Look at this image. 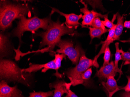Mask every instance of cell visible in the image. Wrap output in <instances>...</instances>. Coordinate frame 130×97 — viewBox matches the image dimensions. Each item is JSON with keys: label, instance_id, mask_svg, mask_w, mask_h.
<instances>
[{"label": "cell", "instance_id": "obj_17", "mask_svg": "<svg viewBox=\"0 0 130 97\" xmlns=\"http://www.w3.org/2000/svg\"><path fill=\"white\" fill-rule=\"evenodd\" d=\"M89 35L91 37V40L94 38H98L100 39L103 34L109 31V29L103 30L101 28H96L94 27L89 28Z\"/></svg>", "mask_w": 130, "mask_h": 97}, {"label": "cell", "instance_id": "obj_20", "mask_svg": "<svg viewBox=\"0 0 130 97\" xmlns=\"http://www.w3.org/2000/svg\"><path fill=\"white\" fill-rule=\"evenodd\" d=\"M104 56V63L103 66H104L109 63L111 59V52L109 47L107 46L105 49Z\"/></svg>", "mask_w": 130, "mask_h": 97}, {"label": "cell", "instance_id": "obj_14", "mask_svg": "<svg viewBox=\"0 0 130 97\" xmlns=\"http://www.w3.org/2000/svg\"><path fill=\"white\" fill-rule=\"evenodd\" d=\"M0 52L1 58L7 56L10 53L9 36L2 32L0 34Z\"/></svg>", "mask_w": 130, "mask_h": 97}, {"label": "cell", "instance_id": "obj_23", "mask_svg": "<svg viewBox=\"0 0 130 97\" xmlns=\"http://www.w3.org/2000/svg\"><path fill=\"white\" fill-rule=\"evenodd\" d=\"M117 14H116L114 15L113 18V19L112 22L110 21L108 19L107 17H105L104 18V21H102V23L103 24L105 27H107L108 28H109V29H111L114 26L116 25L115 24L113 23V22L114 21V18H116V17L117 16Z\"/></svg>", "mask_w": 130, "mask_h": 97}, {"label": "cell", "instance_id": "obj_28", "mask_svg": "<svg viewBox=\"0 0 130 97\" xmlns=\"http://www.w3.org/2000/svg\"><path fill=\"white\" fill-rule=\"evenodd\" d=\"M124 27L125 28L130 29V20L125 21L124 22Z\"/></svg>", "mask_w": 130, "mask_h": 97}, {"label": "cell", "instance_id": "obj_16", "mask_svg": "<svg viewBox=\"0 0 130 97\" xmlns=\"http://www.w3.org/2000/svg\"><path fill=\"white\" fill-rule=\"evenodd\" d=\"M115 47H116V53L115 54V68L116 73H119L120 75L121 76L122 74H123L122 71L121 69H120L118 67V64L120 60H122V56H121V53L119 47V42H116L115 44Z\"/></svg>", "mask_w": 130, "mask_h": 97}, {"label": "cell", "instance_id": "obj_13", "mask_svg": "<svg viewBox=\"0 0 130 97\" xmlns=\"http://www.w3.org/2000/svg\"><path fill=\"white\" fill-rule=\"evenodd\" d=\"M102 84L106 90L108 91L109 97H112L115 93L121 90L122 87L119 86L117 84V81L115 76H110L108 78L107 82H102Z\"/></svg>", "mask_w": 130, "mask_h": 97}, {"label": "cell", "instance_id": "obj_7", "mask_svg": "<svg viewBox=\"0 0 130 97\" xmlns=\"http://www.w3.org/2000/svg\"><path fill=\"white\" fill-rule=\"evenodd\" d=\"M80 2L84 5V8L80 9L81 12L84 14V15L82 17V26L86 25L91 26L93 20L97 17H101L103 18L105 17L108 18V14L103 15L100 13H97L94 10L90 11L88 8L87 4H85L82 1H80Z\"/></svg>", "mask_w": 130, "mask_h": 97}, {"label": "cell", "instance_id": "obj_9", "mask_svg": "<svg viewBox=\"0 0 130 97\" xmlns=\"http://www.w3.org/2000/svg\"><path fill=\"white\" fill-rule=\"evenodd\" d=\"M0 97H25L17 86L11 87L6 81L2 80L0 82Z\"/></svg>", "mask_w": 130, "mask_h": 97}, {"label": "cell", "instance_id": "obj_19", "mask_svg": "<svg viewBox=\"0 0 130 97\" xmlns=\"http://www.w3.org/2000/svg\"><path fill=\"white\" fill-rule=\"evenodd\" d=\"M92 68H90L82 74L81 77V81L82 84L84 85L85 82H86L87 81L90 79L92 75Z\"/></svg>", "mask_w": 130, "mask_h": 97}, {"label": "cell", "instance_id": "obj_25", "mask_svg": "<svg viewBox=\"0 0 130 97\" xmlns=\"http://www.w3.org/2000/svg\"><path fill=\"white\" fill-rule=\"evenodd\" d=\"M120 51L122 56V60L123 61L130 62V52H124L122 49Z\"/></svg>", "mask_w": 130, "mask_h": 97}, {"label": "cell", "instance_id": "obj_21", "mask_svg": "<svg viewBox=\"0 0 130 97\" xmlns=\"http://www.w3.org/2000/svg\"><path fill=\"white\" fill-rule=\"evenodd\" d=\"M91 27H92L96 28H101L103 30H106L107 28H105L100 19V17H97L93 20Z\"/></svg>", "mask_w": 130, "mask_h": 97}, {"label": "cell", "instance_id": "obj_26", "mask_svg": "<svg viewBox=\"0 0 130 97\" xmlns=\"http://www.w3.org/2000/svg\"><path fill=\"white\" fill-rule=\"evenodd\" d=\"M127 84L124 87H122L121 90H124L126 92H130V76H127Z\"/></svg>", "mask_w": 130, "mask_h": 97}, {"label": "cell", "instance_id": "obj_2", "mask_svg": "<svg viewBox=\"0 0 130 97\" xmlns=\"http://www.w3.org/2000/svg\"><path fill=\"white\" fill-rule=\"evenodd\" d=\"M1 3L0 27L2 31L11 27L13 21L16 19L25 16L30 12L26 4H15L5 1Z\"/></svg>", "mask_w": 130, "mask_h": 97}, {"label": "cell", "instance_id": "obj_12", "mask_svg": "<svg viewBox=\"0 0 130 97\" xmlns=\"http://www.w3.org/2000/svg\"><path fill=\"white\" fill-rule=\"evenodd\" d=\"M72 86L70 83H66L62 81H58L50 84L51 88H55L53 97H62L63 94H67Z\"/></svg>", "mask_w": 130, "mask_h": 97}, {"label": "cell", "instance_id": "obj_15", "mask_svg": "<svg viewBox=\"0 0 130 97\" xmlns=\"http://www.w3.org/2000/svg\"><path fill=\"white\" fill-rule=\"evenodd\" d=\"M117 23L115 29V34L113 38V41L119 40L124 27V17L121 16L118 13L117 16Z\"/></svg>", "mask_w": 130, "mask_h": 97}, {"label": "cell", "instance_id": "obj_10", "mask_svg": "<svg viewBox=\"0 0 130 97\" xmlns=\"http://www.w3.org/2000/svg\"><path fill=\"white\" fill-rule=\"evenodd\" d=\"M116 75L114 62L112 61L108 65L102 66L99 70H97L95 76L98 77L100 81H103L107 80L109 76H115Z\"/></svg>", "mask_w": 130, "mask_h": 97}, {"label": "cell", "instance_id": "obj_31", "mask_svg": "<svg viewBox=\"0 0 130 97\" xmlns=\"http://www.w3.org/2000/svg\"><path fill=\"white\" fill-rule=\"evenodd\" d=\"M129 51H130V49H129Z\"/></svg>", "mask_w": 130, "mask_h": 97}, {"label": "cell", "instance_id": "obj_6", "mask_svg": "<svg viewBox=\"0 0 130 97\" xmlns=\"http://www.w3.org/2000/svg\"><path fill=\"white\" fill-rule=\"evenodd\" d=\"M57 46L60 49H57L56 52L68 56L73 64L75 65L78 63L81 55L85 52L79 46H74L72 41L61 39Z\"/></svg>", "mask_w": 130, "mask_h": 97}, {"label": "cell", "instance_id": "obj_30", "mask_svg": "<svg viewBox=\"0 0 130 97\" xmlns=\"http://www.w3.org/2000/svg\"><path fill=\"white\" fill-rule=\"evenodd\" d=\"M128 41H130V38H129V39H128Z\"/></svg>", "mask_w": 130, "mask_h": 97}, {"label": "cell", "instance_id": "obj_18", "mask_svg": "<svg viewBox=\"0 0 130 97\" xmlns=\"http://www.w3.org/2000/svg\"><path fill=\"white\" fill-rule=\"evenodd\" d=\"M54 90L49 91L47 92H31L29 93V96L28 97H49L54 95Z\"/></svg>", "mask_w": 130, "mask_h": 97}, {"label": "cell", "instance_id": "obj_1", "mask_svg": "<svg viewBox=\"0 0 130 97\" xmlns=\"http://www.w3.org/2000/svg\"><path fill=\"white\" fill-rule=\"evenodd\" d=\"M77 27H69L66 23H62L58 20L57 22L51 21L48 28L46 32L39 33V36L42 38L40 44V47L48 46L47 48L42 50L44 51H53L55 47L57 46L61 40L62 36L66 34L74 35L76 33Z\"/></svg>", "mask_w": 130, "mask_h": 97}, {"label": "cell", "instance_id": "obj_8", "mask_svg": "<svg viewBox=\"0 0 130 97\" xmlns=\"http://www.w3.org/2000/svg\"><path fill=\"white\" fill-rule=\"evenodd\" d=\"M43 69L42 72L45 73L48 70L50 69H53L56 71L55 75L57 78H60L62 77L61 74L59 73L58 70L57 66L54 60H53L50 62L44 64H30L29 67L25 69H22V71L27 72L30 73L32 72H36L41 69Z\"/></svg>", "mask_w": 130, "mask_h": 97}, {"label": "cell", "instance_id": "obj_5", "mask_svg": "<svg viewBox=\"0 0 130 97\" xmlns=\"http://www.w3.org/2000/svg\"><path fill=\"white\" fill-rule=\"evenodd\" d=\"M92 66L96 67L93 60L87 58L85 56V52L83 53L80 57L78 63L75 67L69 69L66 72L71 85L74 86L82 84L81 81L82 74Z\"/></svg>", "mask_w": 130, "mask_h": 97}, {"label": "cell", "instance_id": "obj_32", "mask_svg": "<svg viewBox=\"0 0 130 97\" xmlns=\"http://www.w3.org/2000/svg\"></svg>", "mask_w": 130, "mask_h": 97}, {"label": "cell", "instance_id": "obj_29", "mask_svg": "<svg viewBox=\"0 0 130 97\" xmlns=\"http://www.w3.org/2000/svg\"><path fill=\"white\" fill-rule=\"evenodd\" d=\"M122 97H130V92H123L121 94Z\"/></svg>", "mask_w": 130, "mask_h": 97}, {"label": "cell", "instance_id": "obj_4", "mask_svg": "<svg viewBox=\"0 0 130 97\" xmlns=\"http://www.w3.org/2000/svg\"><path fill=\"white\" fill-rule=\"evenodd\" d=\"M50 17L41 19L37 16L27 18L25 16L20 18L18 23L17 26L13 30L14 36L19 38L20 46L22 43V37L23 33L26 31L34 32L39 28L47 30L48 28L50 23L51 22Z\"/></svg>", "mask_w": 130, "mask_h": 97}, {"label": "cell", "instance_id": "obj_27", "mask_svg": "<svg viewBox=\"0 0 130 97\" xmlns=\"http://www.w3.org/2000/svg\"><path fill=\"white\" fill-rule=\"evenodd\" d=\"M66 94L67 95L65 97H78L74 92L70 90V89L68 90V93Z\"/></svg>", "mask_w": 130, "mask_h": 97}, {"label": "cell", "instance_id": "obj_3", "mask_svg": "<svg viewBox=\"0 0 130 97\" xmlns=\"http://www.w3.org/2000/svg\"><path fill=\"white\" fill-rule=\"evenodd\" d=\"M30 73L22 71L14 62L7 59L0 61V79L6 82H17L29 87Z\"/></svg>", "mask_w": 130, "mask_h": 97}, {"label": "cell", "instance_id": "obj_22", "mask_svg": "<svg viewBox=\"0 0 130 97\" xmlns=\"http://www.w3.org/2000/svg\"><path fill=\"white\" fill-rule=\"evenodd\" d=\"M55 58L54 60L55 64L57 66L58 70L61 67L62 60L63 58L66 57V56L64 54L58 53V54H55Z\"/></svg>", "mask_w": 130, "mask_h": 97}, {"label": "cell", "instance_id": "obj_11", "mask_svg": "<svg viewBox=\"0 0 130 97\" xmlns=\"http://www.w3.org/2000/svg\"><path fill=\"white\" fill-rule=\"evenodd\" d=\"M57 12L60 15L65 17L66 19V23L67 25L69 27H77L78 25H82L79 22V20L81 18H82V14L80 15H76L74 13L65 14L62 13L59 10L55 8H52V13Z\"/></svg>", "mask_w": 130, "mask_h": 97}, {"label": "cell", "instance_id": "obj_24", "mask_svg": "<svg viewBox=\"0 0 130 97\" xmlns=\"http://www.w3.org/2000/svg\"><path fill=\"white\" fill-rule=\"evenodd\" d=\"M116 27H117V25H116L115 26L109 29V31L108 34V36H107V38L106 39L105 41L104 42H108L110 41L113 40V38L115 34V29H116Z\"/></svg>", "mask_w": 130, "mask_h": 97}]
</instances>
